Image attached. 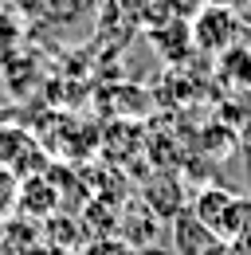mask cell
<instances>
[{
  "mask_svg": "<svg viewBox=\"0 0 251 255\" xmlns=\"http://www.w3.org/2000/svg\"><path fill=\"white\" fill-rule=\"evenodd\" d=\"M188 28H192V51H200V55H224L228 47H236L240 39H244V24H240V16L232 12V8H212V4H204L192 20H188Z\"/></svg>",
  "mask_w": 251,
  "mask_h": 255,
  "instance_id": "7a4b0ae2",
  "label": "cell"
},
{
  "mask_svg": "<svg viewBox=\"0 0 251 255\" xmlns=\"http://www.w3.org/2000/svg\"><path fill=\"white\" fill-rule=\"evenodd\" d=\"M24 255H71L67 252V248H59V244H51V240H47V244H31L28 252Z\"/></svg>",
  "mask_w": 251,
  "mask_h": 255,
  "instance_id": "4fadbf2b",
  "label": "cell"
},
{
  "mask_svg": "<svg viewBox=\"0 0 251 255\" xmlns=\"http://www.w3.org/2000/svg\"><path fill=\"white\" fill-rule=\"evenodd\" d=\"M220 59V71H224V79H240V83H251V51H244L240 43L236 47H228Z\"/></svg>",
  "mask_w": 251,
  "mask_h": 255,
  "instance_id": "9c48e42d",
  "label": "cell"
},
{
  "mask_svg": "<svg viewBox=\"0 0 251 255\" xmlns=\"http://www.w3.org/2000/svg\"><path fill=\"white\" fill-rule=\"evenodd\" d=\"M224 248H228V255H251V232L236 236V240H224Z\"/></svg>",
  "mask_w": 251,
  "mask_h": 255,
  "instance_id": "7c38bea8",
  "label": "cell"
},
{
  "mask_svg": "<svg viewBox=\"0 0 251 255\" xmlns=\"http://www.w3.org/2000/svg\"><path fill=\"white\" fill-rule=\"evenodd\" d=\"M173 232H169V244H173V255H204L208 248H216V232L208 228V224L200 220L192 208H181L177 216H173Z\"/></svg>",
  "mask_w": 251,
  "mask_h": 255,
  "instance_id": "3957f363",
  "label": "cell"
},
{
  "mask_svg": "<svg viewBox=\"0 0 251 255\" xmlns=\"http://www.w3.org/2000/svg\"><path fill=\"white\" fill-rule=\"evenodd\" d=\"M141 200L145 208L153 212L157 220H173L181 208H185V189L177 177H153L145 189H141Z\"/></svg>",
  "mask_w": 251,
  "mask_h": 255,
  "instance_id": "5b68a950",
  "label": "cell"
},
{
  "mask_svg": "<svg viewBox=\"0 0 251 255\" xmlns=\"http://www.w3.org/2000/svg\"><path fill=\"white\" fill-rule=\"evenodd\" d=\"M204 4H212V8H232V12H240V8H248L251 0H204Z\"/></svg>",
  "mask_w": 251,
  "mask_h": 255,
  "instance_id": "5bb4252c",
  "label": "cell"
},
{
  "mask_svg": "<svg viewBox=\"0 0 251 255\" xmlns=\"http://www.w3.org/2000/svg\"><path fill=\"white\" fill-rule=\"evenodd\" d=\"M188 208L216 232V240H236V236L251 232V196L232 192L224 185H204Z\"/></svg>",
  "mask_w": 251,
  "mask_h": 255,
  "instance_id": "6da1fadb",
  "label": "cell"
},
{
  "mask_svg": "<svg viewBox=\"0 0 251 255\" xmlns=\"http://www.w3.org/2000/svg\"><path fill=\"white\" fill-rule=\"evenodd\" d=\"M79 255H137V248L122 236H94Z\"/></svg>",
  "mask_w": 251,
  "mask_h": 255,
  "instance_id": "30bf717a",
  "label": "cell"
},
{
  "mask_svg": "<svg viewBox=\"0 0 251 255\" xmlns=\"http://www.w3.org/2000/svg\"><path fill=\"white\" fill-rule=\"evenodd\" d=\"M149 43L161 51V59L181 63L185 55H192V28L185 20H153L149 24Z\"/></svg>",
  "mask_w": 251,
  "mask_h": 255,
  "instance_id": "277c9868",
  "label": "cell"
},
{
  "mask_svg": "<svg viewBox=\"0 0 251 255\" xmlns=\"http://www.w3.org/2000/svg\"><path fill=\"white\" fill-rule=\"evenodd\" d=\"M98 12H102L106 24L137 28V24H145V16H149V0H98Z\"/></svg>",
  "mask_w": 251,
  "mask_h": 255,
  "instance_id": "52a82bcc",
  "label": "cell"
},
{
  "mask_svg": "<svg viewBox=\"0 0 251 255\" xmlns=\"http://www.w3.org/2000/svg\"><path fill=\"white\" fill-rule=\"evenodd\" d=\"M204 255H228V248H224V240H220L216 248H208V252H204Z\"/></svg>",
  "mask_w": 251,
  "mask_h": 255,
  "instance_id": "9a60e30c",
  "label": "cell"
},
{
  "mask_svg": "<svg viewBox=\"0 0 251 255\" xmlns=\"http://www.w3.org/2000/svg\"><path fill=\"white\" fill-rule=\"evenodd\" d=\"M200 8H204V0H149L145 24H153V20H185L188 24Z\"/></svg>",
  "mask_w": 251,
  "mask_h": 255,
  "instance_id": "ba28073f",
  "label": "cell"
},
{
  "mask_svg": "<svg viewBox=\"0 0 251 255\" xmlns=\"http://www.w3.org/2000/svg\"><path fill=\"white\" fill-rule=\"evenodd\" d=\"M16 204H20L24 212H31V216H47V212L59 204V196H55V189H51L43 177H24V185L16 189Z\"/></svg>",
  "mask_w": 251,
  "mask_h": 255,
  "instance_id": "8992f818",
  "label": "cell"
},
{
  "mask_svg": "<svg viewBox=\"0 0 251 255\" xmlns=\"http://www.w3.org/2000/svg\"><path fill=\"white\" fill-rule=\"evenodd\" d=\"M12 200H16V177L8 169H0V212H8Z\"/></svg>",
  "mask_w": 251,
  "mask_h": 255,
  "instance_id": "8fae6325",
  "label": "cell"
}]
</instances>
